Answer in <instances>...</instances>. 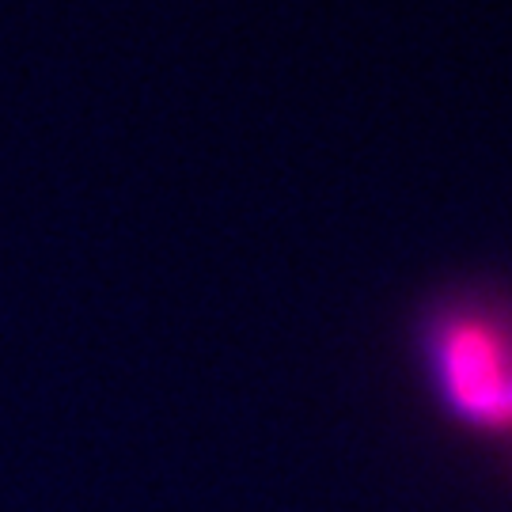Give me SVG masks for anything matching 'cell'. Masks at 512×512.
<instances>
[{
	"instance_id": "6da1fadb",
	"label": "cell",
	"mask_w": 512,
	"mask_h": 512,
	"mask_svg": "<svg viewBox=\"0 0 512 512\" xmlns=\"http://www.w3.org/2000/svg\"><path fill=\"white\" fill-rule=\"evenodd\" d=\"M444 399L456 414L490 429H512V342L486 319H452L437 342Z\"/></svg>"
}]
</instances>
